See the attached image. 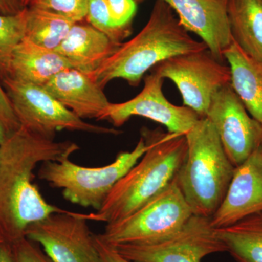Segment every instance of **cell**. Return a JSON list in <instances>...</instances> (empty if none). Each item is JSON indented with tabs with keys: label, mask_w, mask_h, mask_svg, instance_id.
<instances>
[{
	"label": "cell",
	"mask_w": 262,
	"mask_h": 262,
	"mask_svg": "<svg viewBox=\"0 0 262 262\" xmlns=\"http://www.w3.org/2000/svg\"><path fill=\"white\" fill-rule=\"evenodd\" d=\"M80 149L71 141H56L20 126L0 144V234L10 244L25 237L29 226L67 211L51 204L33 183L39 163L70 159Z\"/></svg>",
	"instance_id": "1"
},
{
	"label": "cell",
	"mask_w": 262,
	"mask_h": 262,
	"mask_svg": "<svg viewBox=\"0 0 262 262\" xmlns=\"http://www.w3.org/2000/svg\"><path fill=\"white\" fill-rule=\"evenodd\" d=\"M147 149L110 191L99 210L81 213L88 221L113 223L128 216L161 192L177 174L187 154L185 135L144 127Z\"/></svg>",
	"instance_id": "2"
},
{
	"label": "cell",
	"mask_w": 262,
	"mask_h": 262,
	"mask_svg": "<svg viewBox=\"0 0 262 262\" xmlns=\"http://www.w3.org/2000/svg\"><path fill=\"white\" fill-rule=\"evenodd\" d=\"M163 0H157L149 20L136 37L121 43L99 68L88 75L101 89L115 79H123L136 87L146 72L171 57L206 51Z\"/></svg>",
	"instance_id": "3"
},
{
	"label": "cell",
	"mask_w": 262,
	"mask_h": 262,
	"mask_svg": "<svg viewBox=\"0 0 262 262\" xmlns=\"http://www.w3.org/2000/svg\"><path fill=\"white\" fill-rule=\"evenodd\" d=\"M185 136L187 158L177 182L194 215L211 218L227 194L235 167L208 119H200Z\"/></svg>",
	"instance_id": "4"
},
{
	"label": "cell",
	"mask_w": 262,
	"mask_h": 262,
	"mask_svg": "<svg viewBox=\"0 0 262 262\" xmlns=\"http://www.w3.org/2000/svg\"><path fill=\"white\" fill-rule=\"evenodd\" d=\"M147 149L141 137L130 151L119 153L113 163L101 167H84L70 159L43 163L38 177L51 187L62 189L65 200L84 208L98 211L110 191L138 163Z\"/></svg>",
	"instance_id": "5"
},
{
	"label": "cell",
	"mask_w": 262,
	"mask_h": 262,
	"mask_svg": "<svg viewBox=\"0 0 262 262\" xmlns=\"http://www.w3.org/2000/svg\"><path fill=\"white\" fill-rule=\"evenodd\" d=\"M193 215L176 177L161 192L128 216L107 224L96 237L111 247L158 242L180 231Z\"/></svg>",
	"instance_id": "6"
},
{
	"label": "cell",
	"mask_w": 262,
	"mask_h": 262,
	"mask_svg": "<svg viewBox=\"0 0 262 262\" xmlns=\"http://www.w3.org/2000/svg\"><path fill=\"white\" fill-rule=\"evenodd\" d=\"M11 101L20 126L33 134L54 139L57 131H80L93 134L117 135L121 131L89 123L53 97L42 86L15 80L0 79Z\"/></svg>",
	"instance_id": "7"
},
{
	"label": "cell",
	"mask_w": 262,
	"mask_h": 262,
	"mask_svg": "<svg viewBox=\"0 0 262 262\" xmlns=\"http://www.w3.org/2000/svg\"><path fill=\"white\" fill-rule=\"evenodd\" d=\"M153 72L173 82L182 94L184 106L206 118L212 98L231 82L230 69L206 51L171 57Z\"/></svg>",
	"instance_id": "8"
},
{
	"label": "cell",
	"mask_w": 262,
	"mask_h": 262,
	"mask_svg": "<svg viewBox=\"0 0 262 262\" xmlns=\"http://www.w3.org/2000/svg\"><path fill=\"white\" fill-rule=\"evenodd\" d=\"M124 257L136 262H201L208 255L227 252L211 218L193 215L180 231L170 237L143 244L113 247Z\"/></svg>",
	"instance_id": "9"
},
{
	"label": "cell",
	"mask_w": 262,
	"mask_h": 262,
	"mask_svg": "<svg viewBox=\"0 0 262 262\" xmlns=\"http://www.w3.org/2000/svg\"><path fill=\"white\" fill-rule=\"evenodd\" d=\"M88 222L80 213H53L29 226L25 237L40 245L52 262H102Z\"/></svg>",
	"instance_id": "10"
},
{
	"label": "cell",
	"mask_w": 262,
	"mask_h": 262,
	"mask_svg": "<svg viewBox=\"0 0 262 262\" xmlns=\"http://www.w3.org/2000/svg\"><path fill=\"white\" fill-rule=\"evenodd\" d=\"M206 118L213 124L226 155L234 167L262 144V125L249 115L231 82L212 98Z\"/></svg>",
	"instance_id": "11"
},
{
	"label": "cell",
	"mask_w": 262,
	"mask_h": 262,
	"mask_svg": "<svg viewBox=\"0 0 262 262\" xmlns=\"http://www.w3.org/2000/svg\"><path fill=\"white\" fill-rule=\"evenodd\" d=\"M164 80L156 72H151L144 78L140 94L125 102L110 103L98 120H108L118 127L130 117H145L164 125L168 132L186 135L201 118L190 108L176 106L165 98Z\"/></svg>",
	"instance_id": "12"
},
{
	"label": "cell",
	"mask_w": 262,
	"mask_h": 262,
	"mask_svg": "<svg viewBox=\"0 0 262 262\" xmlns=\"http://www.w3.org/2000/svg\"><path fill=\"white\" fill-rule=\"evenodd\" d=\"M163 1L177 13L179 21L188 32L199 36L215 59L225 61L224 53L233 42L227 13L228 0Z\"/></svg>",
	"instance_id": "13"
},
{
	"label": "cell",
	"mask_w": 262,
	"mask_h": 262,
	"mask_svg": "<svg viewBox=\"0 0 262 262\" xmlns=\"http://www.w3.org/2000/svg\"><path fill=\"white\" fill-rule=\"evenodd\" d=\"M262 211V144L235 167L227 194L211 218L215 229L237 223Z\"/></svg>",
	"instance_id": "14"
},
{
	"label": "cell",
	"mask_w": 262,
	"mask_h": 262,
	"mask_svg": "<svg viewBox=\"0 0 262 262\" xmlns=\"http://www.w3.org/2000/svg\"><path fill=\"white\" fill-rule=\"evenodd\" d=\"M45 89L81 119L96 118L110 106L103 89L87 74L67 69L55 75Z\"/></svg>",
	"instance_id": "15"
},
{
	"label": "cell",
	"mask_w": 262,
	"mask_h": 262,
	"mask_svg": "<svg viewBox=\"0 0 262 262\" xmlns=\"http://www.w3.org/2000/svg\"><path fill=\"white\" fill-rule=\"evenodd\" d=\"M120 44L114 42L91 25L76 23L55 51L66 58L72 68L89 75L99 68Z\"/></svg>",
	"instance_id": "16"
},
{
	"label": "cell",
	"mask_w": 262,
	"mask_h": 262,
	"mask_svg": "<svg viewBox=\"0 0 262 262\" xmlns=\"http://www.w3.org/2000/svg\"><path fill=\"white\" fill-rule=\"evenodd\" d=\"M67 69L73 68L58 52L38 46L25 37L13 52L8 77L44 87Z\"/></svg>",
	"instance_id": "17"
},
{
	"label": "cell",
	"mask_w": 262,
	"mask_h": 262,
	"mask_svg": "<svg viewBox=\"0 0 262 262\" xmlns=\"http://www.w3.org/2000/svg\"><path fill=\"white\" fill-rule=\"evenodd\" d=\"M231 84L253 118L262 125V63L248 56L234 41L224 53Z\"/></svg>",
	"instance_id": "18"
},
{
	"label": "cell",
	"mask_w": 262,
	"mask_h": 262,
	"mask_svg": "<svg viewBox=\"0 0 262 262\" xmlns=\"http://www.w3.org/2000/svg\"><path fill=\"white\" fill-rule=\"evenodd\" d=\"M227 13L234 42L262 63V0H228Z\"/></svg>",
	"instance_id": "19"
},
{
	"label": "cell",
	"mask_w": 262,
	"mask_h": 262,
	"mask_svg": "<svg viewBox=\"0 0 262 262\" xmlns=\"http://www.w3.org/2000/svg\"><path fill=\"white\" fill-rule=\"evenodd\" d=\"M215 232L237 262H262V211Z\"/></svg>",
	"instance_id": "20"
},
{
	"label": "cell",
	"mask_w": 262,
	"mask_h": 262,
	"mask_svg": "<svg viewBox=\"0 0 262 262\" xmlns=\"http://www.w3.org/2000/svg\"><path fill=\"white\" fill-rule=\"evenodd\" d=\"M27 8L26 37L48 49L56 50L76 24L70 19L47 10L29 7Z\"/></svg>",
	"instance_id": "21"
},
{
	"label": "cell",
	"mask_w": 262,
	"mask_h": 262,
	"mask_svg": "<svg viewBox=\"0 0 262 262\" xmlns=\"http://www.w3.org/2000/svg\"><path fill=\"white\" fill-rule=\"evenodd\" d=\"M28 8L15 15L0 14V79L8 77L12 56L26 37Z\"/></svg>",
	"instance_id": "22"
},
{
	"label": "cell",
	"mask_w": 262,
	"mask_h": 262,
	"mask_svg": "<svg viewBox=\"0 0 262 262\" xmlns=\"http://www.w3.org/2000/svg\"><path fill=\"white\" fill-rule=\"evenodd\" d=\"M85 19L95 29L118 44L130 34V31L119 28L114 24L106 0H89Z\"/></svg>",
	"instance_id": "23"
},
{
	"label": "cell",
	"mask_w": 262,
	"mask_h": 262,
	"mask_svg": "<svg viewBox=\"0 0 262 262\" xmlns=\"http://www.w3.org/2000/svg\"><path fill=\"white\" fill-rule=\"evenodd\" d=\"M89 0H31L29 8L47 10L80 23L86 18Z\"/></svg>",
	"instance_id": "24"
},
{
	"label": "cell",
	"mask_w": 262,
	"mask_h": 262,
	"mask_svg": "<svg viewBox=\"0 0 262 262\" xmlns=\"http://www.w3.org/2000/svg\"><path fill=\"white\" fill-rule=\"evenodd\" d=\"M114 24L119 28L131 30V23L136 14V0H106Z\"/></svg>",
	"instance_id": "25"
},
{
	"label": "cell",
	"mask_w": 262,
	"mask_h": 262,
	"mask_svg": "<svg viewBox=\"0 0 262 262\" xmlns=\"http://www.w3.org/2000/svg\"><path fill=\"white\" fill-rule=\"evenodd\" d=\"M15 262H52L32 241L24 237L11 244Z\"/></svg>",
	"instance_id": "26"
},
{
	"label": "cell",
	"mask_w": 262,
	"mask_h": 262,
	"mask_svg": "<svg viewBox=\"0 0 262 262\" xmlns=\"http://www.w3.org/2000/svg\"><path fill=\"white\" fill-rule=\"evenodd\" d=\"M0 121L4 125L8 135L20 127L14 110L0 80Z\"/></svg>",
	"instance_id": "27"
},
{
	"label": "cell",
	"mask_w": 262,
	"mask_h": 262,
	"mask_svg": "<svg viewBox=\"0 0 262 262\" xmlns=\"http://www.w3.org/2000/svg\"><path fill=\"white\" fill-rule=\"evenodd\" d=\"M95 239H96V247L100 253L102 262H136L124 257L120 253L117 252L115 248L101 242L96 235H95Z\"/></svg>",
	"instance_id": "28"
},
{
	"label": "cell",
	"mask_w": 262,
	"mask_h": 262,
	"mask_svg": "<svg viewBox=\"0 0 262 262\" xmlns=\"http://www.w3.org/2000/svg\"><path fill=\"white\" fill-rule=\"evenodd\" d=\"M24 8L20 0H0V14H18Z\"/></svg>",
	"instance_id": "29"
},
{
	"label": "cell",
	"mask_w": 262,
	"mask_h": 262,
	"mask_svg": "<svg viewBox=\"0 0 262 262\" xmlns=\"http://www.w3.org/2000/svg\"><path fill=\"white\" fill-rule=\"evenodd\" d=\"M0 262H15L11 244L5 241L0 242Z\"/></svg>",
	"instance_id": "30"
},
{
	"label": "cell",
	"mask_w": 262,
	"mask_h": 262,
	"mask_svg": "<svg viewBox=\"0 0 262 262\" xmlns=\"http://www.w3.org/2000/svg\"><path fill=\"white\" fill-rule=\"evenodd\" d=\"M7 136H8L7 131L5 130L4 125H3V123L0 121V144H2L4 142Z\"/></svg>",
	"instance_id": "31"
},
{
	"label": "cell",
	"mask_w": 262,
	"mask_h": 262,
	"mask_svg": "<svg viewBox=\"0 0 262 262\" xmlns=\"http://www.w3.org/2000/svg\"><path fill=\"white\" fill-rule=\"evenodd\" d=\"M30 1L31 0H20V3H21L22 6H23L24 8H26V7H28Z\"/></svg>",
	"instance_id": "32"
},
{
	"label": "cell",
	"mask_w": 262,
	"mask_h": 262,
	"mask_svg": "<svg viewBox=\"0 0 262 262\" xmlns=\"http://www.w3.org/2000/svg\"><path fill=\"white\" fill-rule=\"evenodd\" d=\"M5 241V239H3V237H2L1 234H0V242H1V241Z\"/></svg>",
	"instance_id": "33"
}]
</instances>
